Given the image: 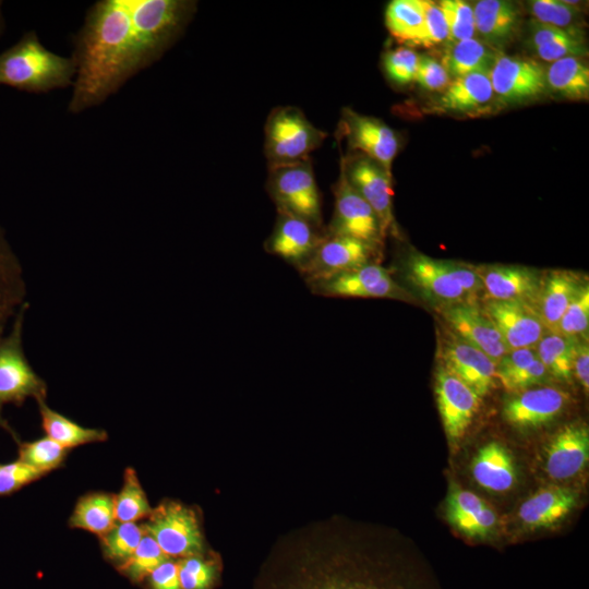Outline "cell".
I'll use <instances>...</instances> for the list:
<instances>
[{"label": "cell", "instance_id": "6da1fadb", "mask_svg": "<svg viewBox=\"0 0 589 589\" xmlns=\"http://www.w3.org/2000/svg\"><path fill=\"white\" fill-rule=\"evenodd\" d=\"M252 589H443L412 540L390 527L333 515L281 534Z\"/></svg>", "mask_w": 589, "mask_h": 589}, {"label": "cell", "instance_id": "7a4b0ae2", "mask_svg": "<svg viewBox=\"0 0 589 589\" xmlns=\"http://www.w3.org/2000/svg\"><path fill=\"white\" fill-rule=\"evenodd\" d=\"M197 10L193 0H98L73 38L76 65L68 111L101 105L152 65L182 36Z\"/></svg>", "mask_w": 589, "mask_h": 589}, {"label": "cell", "instance_id": "3957f363", "mask_svg": "<svg viewBox=\"0 0 589 589\" xmlns=\"http://www.w3.org/2000/svg\"><path fill=\"white\" fill-rule=\"evenodd\" d=\"M76 65L73 58L46 48L35 31H28L0 52V85L26 93H48L73 84Z\"/></svg>", "mask_w": 589, "mask_h": 589}, {"label": "cell", "instance_id": "277c9868", "mask_svg": "<svg viewBox=\"0 0 589 589\" xmlns=\"http://www.w3.org/2000/svg\"><path fill=\"white\" fill-rule=\"evenodd\" d=\"M27 302L11 323L10 330L0 337V426L14 435L1 416L4 405H22L27 398L46 400L47 385L28 362L23 347V325Z\"/></svg>", "mask_w": 589, "mask_h": 589}, {"label": "cell", "instance_id": "5b68a950", "mask_svg": "<svg viewBox=\"0 0 589 589\" xmlns=\"http://www.w3.org/2000/svg\"><path fill=\"white\" fill-rule=\"evenodd\" d=\"M264 133L268 168L310 159L311 153L322 146L327 136L294 106L274 108L266 119Z\"/></svg>", "mask_w": 589, "mask_h": 589}, {"label": "cell", "instance_id": "8992f818", "mask_svg": "<svg viewBox=\"0 0 589 589\" xmlns=\"http://www.w3.org/2000/svg\"><path fill=\"white\" fill-rule=\"evenodd\" d=\"M267 191L277 211L297 215L324 229L322 196L311 158L269 167Z\"/></svg>", "mask_w": 589, "mask_h": 589}, {"label": "cell", "instance_id": "52a82bcc", "mask_svg": "<svg viewBox=\"0 0 589 589\" xmlns=\"http://www.w3.org/2000/svg\"><path fill=\"white\" fill-rule=\"evenodd\" d=\"M142 526L170 558L206 552L196 510L180 502L164 501L153 508Z\"/></svg>", "mask_w": 589, "mask_h": 589}, {"label": "cell", "instance_id": "ba28073f", "mask_svg": "<svg viewBox=\"0 0 589 589\" xmlns=\"http://www.w3.org/2000/svg\"><path fill=\"white\" fill-rule=\"evenodd\" d=\"M383 248L344 236H328L298 269L306 285L348 273L365 265L380 264Z\"/></svg>", "mask_w": 589, "mask_h": 589}, {"label": "cell", "instance_id": "9c48e42d", "mask_svg": "<svg viewBox=\"0 0 589 589\" xmlns=\"http://www.w3.org/2000/svg\"><path fill=\"white\" fill-rule=\"evenodd\" d=\"M333 191L334 213L325 233L351 237L383 248L385 235L381 221L373 208L349 183L341 164Z\"/></svg>", "mask_w": 589, "mask_h": 589}, {"label": "cell", "instance_id": "30bf717a", "mask_svg": "<svg viewBox=\"0 0 589 589\" xmlns=\"http://www.w3.org/2000/svg\"><path fill=\"white\" fill-rule=\"evenodd\" d=\"M315 294L345 298H385L411 302L414 298L381 264H370L309 285Z\"/></svg>", "mask_w": 589, "mask_h": 589}, {"label": "cell", "instance_id": "8fae6325", "mask_svg": "<svg viewBox=\"0 0 589 589\" xmlns=\"http://www.w3.org/2000/svg\"><path fill=\"white\" fill-rule=\"evenodd\" d=\"M340 164L349 183L377 215L385 237L395 232L392 172L359 153L341 157Z\"/></svg>", "mask_w": 589, "mask_h": 589}, {"label": "cell", "instance_id": "7c38bea8", "mask_svg": "<svg viewBox=\"0 0 589 589\" xmlns=\"http://www.w3.org/2000/svg\"><path fill=\"white\" fill-rule=\"evenodd\" d=\"M339 137L346 139L353 153L362 154L392 172L399 151L398 134L384 121L344 108L338 124Z\"/></svg>", "mask_w": 589, "mask_h": 589}, {"label": "cell", "instance_id": "4fadbf2b", "mask_svg": "<svg viewBox=\"0 0 589 589\" xmlns=\"http://www.w3.org/2000/svg\"><path fill=\"white\" fill-rule=\"evenodd\" d=\"M437 353L440 364L479 397L486 396L496 386L495 362L446 327L440 336Z\"/></svg>", "mask_w": 589, "mask_h": 589}, {"label": "cell", "instance_id": "5bb4252c", "mask_svg": "<svg viewBox=\"0 0 589 589\" xmlns=\"http://www.w3.org/2000/svg\"><path fill=\"white\" fill-rule=\"evenodd\" d=\"M489 77L493 92L503 106L537 98L546 91L545 68L531 58L500 51Z\"/></svg>", "mask_w": 589, "mask_h": 589}, {"label": "cell", "instance_id": "9a60e30c", "mask_svg": "<svg viewBox=\"0 0 589 589\" xmlns=\"http://www.w3.org/2000/svg\"><path fill=\"white\" fill-rule=\"evenodd\" d=\"M436 310L449 332L481 350L495 364L509 350L479 303L461 302L440 306Z\"/></svg>", "mask_w": 589, "mask_h": 589}, {"label": "cell", "instance_id": "2e32d148", "mask_svg": "<svg viewBox=\"0 0 589 589\" xmlns=\"http://www.w3.org/2000/svg\"><path fill=\"white\" fill-rule=\"evenodd\" d=\"M435 397L444 431L450 443H457L478 413L481 397L441 364L435 373Z\"/></svg>", "mask_w": 589, "mask_h": 589}, {"label": "cell", "instance_id": "e0dca14e", "mask_svg": "<svg viewBox=\"0 0 589 589\" xmlns=\"http://www.w3.org/2000/svg\"><path fill=\"white\" fill-rule=\"evenodd\" d=\"M479 305L509 350L536 348L548 330L536 311L527 304L484 298Z\"/></svg>", "mask_w": 589, "mask_h": 589}, {"label": "cell", "instance_id": "ac0fdd59", "mask_svg": "<svg viewBox=\"0 0 589 589\" xmlns=\"http://www.w3.org/2000/svg\"><path fill=\"white\" fill-rule=\"evenodd\" d=\"M324 236L325 228L321 229L297 215L277 211L276 223L265 242V249L299 269L314 253Z\"/></svg>", "mask_w": 589, "mask_h": 589}, {"label": "cell", "instance_id": "d6986e66", "mask_svg": "<svg viewBox=\"0 0 589 589\" xmlns=\"http://www.w3.org/2000/svg\"><path fill=\"white\" fill-rule=\"evenodd\" d=\"M474 268L482 280L484 298L519 302L533 309L543 279L540 271L505 264L478 265Z\"/></svg>", "mask_w": 589, "mask_h": 589}, {"label": "cell", "instance_id": "ffe728a7", "mask_svg": "<svg viewBox=\"0 0 589 589\" xmlns=\"http://www.w3.org/2000/svg\"><path fill=\"white\" fill-rule=\"evenodd\" d=\"M569 395L556 387L538 386L514 392L503 406L504 419L519 429L541 426L563 412Z\"/></svg>", "mask_w": 589, "mask_h": 589}, {"label": "cell", "instance_id": "44dd1931", "mask_svg": "<svg viewBox=\"0 0 589 589\" xmlns=\"http://www.w3.org/2000/svg\"><path fill=\"white\" fill-rule=\"evenodd\" d=\"M405 278L436 308L470 302L466 292L444 268L442 260L417 251L409 252L402 262Z\"/></svg>", "mask_w": 589, "mask_h": 589}, {"label": "cell", "instance_id": "7402d4cb", "mask_svg": "<svg viewBox=\"0 0 589 589\" xmlns=\"http://www.w3.org/2000/svg\"><path fill=\"white\" fill-rule=\"evenodd\" d=\"M503 105L495 96L489 73L477 72L450 81L437 98L436 111L478 117Z\"/></svg>", "mask_w": 589, "mask_h": 589}, {"label": "cell", "instance_id": "603a6c76", "mask_svg": "<svg viewBox=\"0 0 589 589\" xmlns=\"http://www.w3.org/2000/svg\"><path fill=\"white\" fill-rule=\"evenodd\" d=\"M589 458V430L586 424L562 428L546 447L544 469L553 480L564 481L582 471Z\"/></svg>", "mask_w": 589, "mask_h": 589}, {"label": "cell", "instance_id": "cb8c5ba5", "mask_svg": "<svg viewBox=\"0 0 589 589\" xmlns=\"http://www.w3.org/2000/svg\"><path fill=\"white\" fill-rule=\"evenodd\" d=\"M476 32L497 50L510 43L521 25V10L514 1L480 0L472 5Z\"/></svg>", "mask_w": 589, "mask_h": 589}, {"label": "cell", "instance_id": "d4e9b609", "mask_svg": "<svg viewBox=\"0 0 589 589\" xmlns=\"http://www.w3.org/2000/svg\"><path fill=\"white\" fill-rule=\"evenodd\" d=\"M22 264L0 226V337L26 303Z\"/></svg>", "mask_w": 589, "mask_h": 589}, {"label": "cell", "instance_id": "484cf974", "mask_svg": "<svg viewBox=\"0 0 589 589\" xmlns=\"http://www.w3.org/2000/svg\"><path fill=\"white\" fill-rule=\"evenodd\" d=\"M577 493L561 486L539 489L521 503L518 518L530 529L551 527L565 518L577 505Z\"/></svg>", "mask_w": 589, "mask_h": 589}, {"label": "cell", "instance_id": "4316f807", "mask_svg": "<svg viewBox=\"0 0 589 589\" xmlns=\"http://www.w3.org/2000/svg\"><path fill=\"white\" fill-rule=\"evenodd\" d=\"M582 283L584 279L570 271L554 269L543 274L533 310L548 330L555 329Z\"/></svg>", "mask_w": 589, "mask_h": 589}, {"label": "cell", "instance_id": "83f0119b", "mask_svg": "<svg viewBox=\"0 0 589 589\" xmlns=\"http://www.w3.org/2000/svg\"><path fill=\"white\" fill-rule=\"evenodd\" d=\"M527 46L542 60L584 57L588 49L582 31H566L536 20L528 23Z\"/></svg>", "mask_w": 589, "mask_h": 589}, {"label": "cell", "instance_id": "f1b7e54d", "mask_svg": "<svg viewBox=\"0 0 589 589\" xmlns=\"http://www.w3.org/2000/svg\"><path fill=\"white\" fill-rule=\"evenodd\" d=\"M471 473L479 485L491 492L510 490L517 478L510 453L497 442L486 443L478 450Z\"/></svg>", "mask_w": 589, "mask_h": 589}, {"label": "cell", "instance_id": "f546056e", "mask_svg": "<svg viewBox=\"0 0 589 589\" xmlns=\"http://www.w3.org/2000/svg\"><path fill=\"white\" fill-rule=\"evenodd\" d=\"M498 52L481 39L468 38L448 43L441 62L449 77L457 79L477 72L489 73Z\"/></svg>", "mask_w": 589, "mask_h": 589}, {"label": "cell", "instance_id": "4dcf8cb0", "mask_svg": "<svg viewBox=\"0 0 589 589\" xmlns=\"http://www.w3.org/2000/svg\"><path fill=\"white\" fill-rule=\"evenodd\" d=\"M546 88L572 100L589 97V68L578 57H566L545 68Z\"/></svg>", "mask_w": 589, "mask_h": 589}, {"label": "cell", "instance_id": "1f68e13d", "mask_svg": "<svg viewBox=\"0 0 589 589\" xmlns=\"http://www.w3.org/2000/svg\"><path fill=\"white\" fill-rule=\"evenodd\" d=\"M37 405L46 436L68 449L104 442L108 437L105 430L83 426L51 409L45 400L37 401Z\"/></svg>", "mask_w": 589, "mask_h": 589}, {"label": "cell", "instance_id": "d6a6232c", "mask_svg": "<svg viewBox=\"0 0 589 589\" xmlns=\"http://www.w3.org/2000/svg\"><path fill=\"white\" fill-rule=\"evenodd\" d=\"M116 522L115 495L103 492L82 496L69 519L70 527L98 537L108 532Z\"/></svg>", "mask_w": 589, "mask_h": 589}, {"label": "cell", "instance_id": "836d02e7", "mask_svg": "<svg viewBox=\"0 0 589 589\" xmlns=\"http://www.w3.org/2000/svg\"><path fill=\"white\" fill-rule=\"evenodd\" d=\"M578 339L551 330L545 332L534 349L550 376L567 383L573 381V362Z\"/></svg>", "mask_w": 589, "mask_h": 589}, {"label": "cell", "instance_id": "e575fe53", "mask_svg": "<svg viewBox=\"0 0 589 589\" xmlns=\"http://www.w3.org/2000/svg\"><path fill=\"white\" fill-rule=\"evenodd\" d=\"M385 25L397 41L422 47L424 24L417 0L390 1L385 10Z\"/></svg>", "mask_w": 589, "mask_h": 589}, {"label": "cell", "instance_id": "d590c367", "mask_svg": "<svg viewBox=\"0 0 589 589\" xmlns=\"http://www.w3.org/2000/svg\"><path fill=\"white\" fill-rule=\"evenodd\" d=\"M115 509L119 522H136L147 518L153 510L137 474L132 468H127L124 471L123 485L115 495Z\"/></svg>", "mask_w": 589, "mask_h": 589}, {"label": "cell", "instance_id": "8d00e7d4", "mask_svg": "<svg viewBox=\"0 0 589 589\" xmlns=\"http://www.w3.org/2000/svg\"><path fill=\"white\" fill-rule=\"evenodd\" d=\"M145 530L136 522H119L99 537L104 556L117 567L123 564L134 553Z\"/></svg>", "mask_w": 589, "mask_h": 589}, {"label": "cell", "instance_id": "74e56055", "mask_svg": "<svg viewBox=\"0 0 589 589\" xmlns=\"http://www.w3.org/2000/svg\"><path fill=\"white\" fill-rule=\"evenodd\" d=\"M69 449L48 436L19 443L17 460L45 474L62 465Z\"/></svg>", "mask_w": 589, "mask_h": 589}, {"label": "cell", "instance_id": "f35d334b", "mask_svg": "<svg viewBox=\"0 0 589 589\" xmlns=\"http://www.w3.org/2000/svg\"><path fill=\"white\" fill-rule=\"evenodd\" d=\"M168 558L170 557L164 553L158 543L145 532L134 553L118 566V570L133 584H139Z\"/></svg>", "mask_w": 589, "mask_h": 589}, {"label": "cell", "instance_id": "ab89813d", "mask_svg": "<svg viewBox=\"0 0 589 589\" xmlns=\"http://www.w3.org/2000/svg\"><path fill=\"white\" fill-rule=\"evenodd\" d=\"M576 1L533 0L528 3L533 20L566 31H581L580 10Z\"/></svg>", "mask_w": 589, "mask_h": 589}, {"label": "cell", "instance_id": "60d3db41", "mask_svg": "<svg viewBox=\"0 0 589 589\" xmlns=\"http://www.w3.org/2000/svg\"><path fill=\"white\" fill-rule=\"evenodd\" d=\"M219 565L207 552L178 558L181 589H212L218 577Z\"/></svg>", "mask_w": 589, "mask_h": 589}, {"label": "cell", "instance_id": "b9f144b4", "mask_svg": "<svg viewBox=\"0 0 589 589\" xmlns=\"http://www.w3.org/2000/svg\"><path fill=\"white\" fill-rule=\"evenodd\" d=\"M589 328V285L584 280L553 332L585 338Z\"/></svg>", "mask_w": 589, "mask_h": 589}, {"label": "cell", "instance_id": "7bdbcfd3", "mask_svg": "<svg viewBox=\"0 0 589 589\" xmlns=\"http://www.w3.org/2000/svg\"><path fill=\"white\" fill-rule=\"evenodd\" d=\"M437 4L447 23L448 43L474 38V16L470 3L462 0H442Z\"/></svg>", "mask_w": 589, "mask_h": 589}, {"label": "cell", "instance_id": "ee69618b", "mask_svg": "<svg viewBox=\"0 0 589 589\" xmlns=\"http://www.w3.org/2000/svg\"><path fill=\"white\" fill-rule=\"evenodd\" d=\"M419 55L409 47H398L383 55V70L387 79L399 86L414 82Z\"/></svg>", "mask_w": 589, "mask_h": 589}, {"label": "cell", "instance_id": "f6af8a7d", "mask_svg": "<svg viewBox=\"0 0 589 589\" xmlns=\"http://www.w3.org/2000/svg\"><path fill=\"white\" fill-rule=\"evenodd\" d=\"M486 503L477 494L454 485L446 501V516L448 521L457 528L479 513Z\"/></svg>", "mask_w": 589, "mask_h": 589}, {"label": "cell", "instance_id": "bcb514c9", "mask_svg": "<svg viewBox=\"0 0 589 589\" xmlns=\"http://www.w3.org/2000/svg\"><path fill=\"white\" fill-rule=\"evenodd\" d=\"M44 472L20 460L0 464V496H8L40 479Z\"/></svg>", "mask_w": 589, "mask_h": 589}, {"label": "cell", "instance_id": "7dc6e473", "mask_svg": "<svg viewBox=\"0 0 589 589\" xmlns=\"http://www.w3.org/2000/svg\"><path fill=\"white\" fill-rule=\"evenodd\" d=\"M417 3L423 15L424 38L422 47L430 48L447 40V23L437 2L417 0Z\"/></svg>", "mask_w": 589, "mask_h": 589}, {"label": "cell", "instance_id": "c3c4849f", "mask_svg": "<svg viewBox=\"0 0 589 589\" xmlns=\"http://www.w3.org/2000/svg\"><path fill=\"white\" fill-rule=\"evenodd\" d=\"M538 358L534 348L508 350L496 364V378L505 389L512 381Z\"/></svg>", "mask_w": 589, "mask_h": 589}, {"label": "cell", "instance_id": "681fc988", "mask_svg": "<svg viewBox=\"0 0 589 589\" xmlns=\"http://www.w3.org/2000/svg\"><path fill=\"white\" fill-rule=\"evenodd\" d=\"M446 272L466 292L472 303H479L484 298V287L474 266L452 260H442Z\"/></svg>", "mask_w": 589, "mask_h": 589}, {"label": "cell", "instance_id": "f907efd6", "mask_svg": "<svg viewBox=\"0 0 589 589\" xmlns=\"http://www.w3.org/2000/svg\"><path fill=\"white\" fill-rule=\"evenodd\" d=\"M414 82L428 91H444L450 83V77L442 62L424 55L419 57Z\"/></svg>", "mask_w": 589, "mask_h": 589}, {"label": "cell", "instance_id": "816d5d0a", "mask_svg": "<svg viewBox=\"0 0 589 589\" xmlns=\"http://www.w3.org/2000/svg\"><path fill=\"white\" fill-rule=\"evenodd\" d=\"M496 522V513L486 504L479 513L460 524L456 529L469 537H484L493 530Z\"/></svg>", "mask_w": 589, "mask_h": 589}, {"label": "cell", "instance_id": "f5cc1de1", "mask_svg": "<svg viewBox=\"0 0 589 589\" xmlns=\"http://www.w3.org/2000/svg\"><path fill=\"white\" fill-rule=\"evenodd\" d=\"M151 589H181L178 560L168 558L147 577Z\"/></svg>", "mask_w": 589, "mask_h": 589}, {"label": "cell", "instance_id": "db71d44e", "mask_svg": "<svg viewBox=\"0 0 589 589\" xmlns=\"http://www.w3.org/2000/svg\"><path fill=\"white\" fill-rule=\"evenodd\" d=\"M549 373L542 362L537 358L531 364H529L521 373H519L507 387L509 392H518L527 389L543 383Z\"/></svg>", "mask_w": 589, "mask_h": 589}, {"label": "cell", "instance_id": "11a10c76", "mask_svg": "<svg viewBox=\"0 0 589 589\" xmlns=\"http://www.w3.org/2000/svg\"><path fill=\"white\" fill-rule=\"evenodd\" d=\"M573 376L579 382L582 388H589V347L587 338H579L573 362Z\"/></svg>", "mask_w": 589, "mask_h": 589}, {"label": "cell", "instance_id": "9f6ffc18", "mask_svg": "<svg viewBox=\"0 0 589 589\" xmlns=\"http://www.w3.org/2000/svg\"><path fill=\"white\" fill-rule=\"evenodd\" d=\"M2 1L0 0V36L3 34L4 29H5V21H4V16H3V13H2Z\"/></svg>", "mask_w": 589, "mask_h": 589}]
</instances>
